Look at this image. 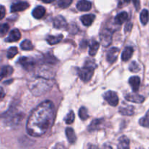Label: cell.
Returning a JSON list of instances; mask_svg holds the SVG:
<instances>
[{"instance_id":"6da1fadb","label":"cell","mask_w":149,"mask_h":149,"mask_svg":"<svg viewBox=\"0 0 149 149\" xmlns=\"http://www.w3.org/2000/svg\"><path fill=\"white\" fill-rule=\"evenodd\" d=\"M55 106L50 100H45L31 112L26 122V130L32 137L45 135L53 124Z\"/></svg>"},{"instance_id":"7a4b0ae2","label":"cell","mask_w":149,"mask_h":149,"mask_svg":"<svg viewBox=\"0 0 149 149\" xmlns=\"http://www.w3.org/2000/svg\"><path fill=\"white\" fill-rule=\"evenodd\" d=\"M52 83L48 79L39 77L29 83V87L32 94L35 96H40L46 93L52 88Z\"/></svg>"},{"instance_id":"3957f363","label":"cell","mask_w":149,"mask_h":149,"mask_svg":"<svg viewBox=\"0 0 149 149\" xmlns=\"http://www.w3.org/2000/svg\"><path fill=\"white\" fill-rule=\"evenodd\" d=\"M96 65L93 61L86 62L84 66L81 68H77V74L81 79V81L84 82H87L90 81L94 74V69L95 68Z\"/></svg>"},{"instance_id":"277c9868","label":"cell","mask_w":149,"mask_h":149,"mask_svg":"<svg viewBox=\"0 0 149 149\" xmlns=\"http://www.w3.org/2000/svg\"><path fill=\"white\" fill-rule=\"evenodd\" d=\"M20 65H22L24 69L27 70V71H31L36 66V61L33 59V58H30V57H26L23 56L20 57L17 61Z\"/></svg>"},{"instance_id":"5b68a950","label":"cell","mask_w":149,"mask_h":149,"mask_svg":"<svg viewBox=\"0 0 149 149\" xmlns=\"http://www.w3.org/2000/svg\"><path fill=\"white\" fill-rule=\"evenodd\" d=\"M112 34H113V32L111 31V30L107 29V28L101 31L100 33V39L103 47H107L111 44Z\"/></svg>"},{"instance_id":"8992f818","label":"cell","mask_w":149,"mask_h":149,"mask_svg":"<svg viewBox=\"0 0 149 149\" xmlns=\"http://www.w3.org/2000/svg\"><path fill=\"white\" fill-rule=\"evenodd\" d=\"M104 99L111 106H116L119 103V97L116 92L109 90L104 94Z\"/></svg>"},{"instance_id":"52a82bcc","label":"cell","mask_w":149,"mask_h":149,"mask_svg":"<svg viewBox=\"0 0 149 149\" xmlns=\"http://www.w3.org/2000/svg\"><path fill=\"white\" fill-rule=\"evenodd\" d=\"M105 119H96L93 120L90 123L88 127L89 132H94V131L99 130L105 126Z\"/></svg>"},{"instance_id":"ba28073f","label":"cell","mask_w":149,"mask_h":149,"mask_svg":"<svg viewBox=\"0 0 149 149\" xmlns=\"http://www.w3.org/2000/svg\"><path fill=\"white\" fill-rule=\"evenodd\" d=\"M29 4L26 1H18L12 4L10 7V11L12 13H17V12L23 11L29 7Z\"/></svg>"},{"instance_id":"9c48e42d","label":"cell","mask_w":149,"mask_h":149,"mask_svg":"<svg viewBox=\"0 0 149 149\" xmlns=\"http://www.w3.org/2000/svg\"><path fill=\"white\" fill-rule=\"evenodd\" d=\"M119 53V49L117 47L111 48L106 55V60L110 63H113L117 59L118 55Z\"/></svg>"},{"instance_id":"30bf717a","label":"cell","mask_w":149,"mask_h":149,"mask_svg":"<svg viewBox=\"0 0 149 149\" xmlns=\"http://www.w3.org/2000/svg\"><path fill=\"white\" fill-rule=\"evenodd\" d=\"M66 20L63 16L58 15L54 18L53 26L57 29H63L67 27Z\"/></svg>"},{"instance_id":"8fae6325","label":"cell","mask_w":149,"mask_h":149,"mask_svg":"<svg viewBox=\"0 0 149 149\" xmlns=\"http://www.w3.org/2000/svg\"><path fill=\"white\" fill-rule=\"evenodd\" d=\"M125 98L130 102L135 103H142L145 100V97L142 95L136 94V93H129L125 95Z\"/></svg>"},{"instance_id":"7c38bea8","label":"cell","mask_w":149,"mask_h":149,"mask_svg":"<svg viewBox=\"0 0 149 149\" xmlns=\"http://www.w3.org/2000/svg\"><path fill=\"white\" fill-rule=\"evenodd\" d=\"M21 37V33L18 29H13L10 31V34L5 39V42H15L18 41Z\"/></svg>"},{"instance_id":"4fadbf2b","label":"cell","mask_w":149,"mask_h":149,"mask_svg":"<svg viewBox=\"0 0 149 149\" xmlns=\"http://www.w3.org/2000/svg\"><path fill=\"white\" fill-rule=\"evenodd\" d=\"M77 8L79 11H89L92 8V4L88 0H79L77 4Z\"/></svg>"},{"instance_id":"5bb4252c","label":"cell","mask_w":149,"mask_h":149,"mask_svg":"<svg viewBox=\"0 0 149 149\" xmlns=\"http://www.w3.org/2000/svg\"><path fill=\"white\" fill-rule=\"evenodd\" d=\"M129 84L130 85L131 88H132V91L136 93L138 91L140 88V84H141V79L139 77L137 76H134L130 78L129 79Z\"/></svg>"},{"instance_id":"9a60e30c","label":"cell","mask_w":149,"mask_h":149,"mask_svg":"<svg viewBox=\"0 0 149 149\" xmlns=\"http://www.w3.org/2000/svg\"><path fill=\"white\" fill-rule=\"evenodd\" d=\"M46 13V10L42 6H37L32 11V15L36 19H41Z\"/></svg>"},{"instance_id":"2e32d148","label":"cell","mask_w":149,"mask_h":149,"mask_svg":"<svg viewBox=\"0 0 149 149\" xmlns=\"http://www.w3.org/2000/svg\"><path fill=\"white\" fill-rule=\"evenodd\" d=\"M95 16L93 14H87V15H84L83 16H81L80 20H81V23L84 26H90L93 24V21L95 20Z\"/></svg>"},{"instance_id":"e0dca14e","label":"cell","mask_w":149,"mask_h":149,"mask_svg":"<svg viewBox=\"0 0 149 149\" xmlns=\"http://www.w3.org/2000/svg\"><path fill=\"white\" fill-rule=\"evenodd\" d=\"M119 113L124 116H132L135 113V108L132 106L128 105L126 106H122L119 108Z\"/></svg>"},{"instance_id":"ac0fdd59","label":"cell","mask_w":149,"mask_h":149,"mask_svg":"<svg viewBox=\"0 0 149 149\" xmlns=\"http://www.w3.org/2000/svg\"><path fill=\"white\" fill-rule=\"evenodd\" d=\"M65 135L68 139V141L71 144H74L77 141V135L74 130L71 127H67L65 129Z\"/></svg>"},{"instance_id":"d6986e66","label":"cell","mask_w":149,"mask_h":149,"mask_svg":"<svg viewBox=\"0 0 149 149\" xmlns=\"http://www.w3.org/2000/svg\"><path fill=\"white\" fill-rule=\"evenodd\" d=\"M134 49L132 47H127L125 49H124L123 52L122 54V60L124 62L129 61L132 56L133 54Z\"/></svg>"},{"instance_id":"ffe728a7","label":"cell","mask_w":149,"mask_h":149,"mask_svg":"<svg viewBox=\"0 0 149 149\" xmlns=\"http://www.w3.org/2000/svg\"><path fill=\"white\" fill-rule=\"evenodd\" d=\"M99 47H100L99 42H97L95 40L92 41L91 43L90 44V46H89V54H90V56H95L97 52Z\"/></svg>"},{"instance_id":"44dd1931","label":"cell","mask_w":149,"mask_h":149,"mask_svg":"<svg viewBox=\"0 0 149 149\" xmlns=\"http://www.w3.org/2000/svg\"><path fill=\"white\" fill-rule=\"evenodd\" d=\"M128 18V14L127 12H122V13H119L115 17L114 21L117 25H122V23H125Z\"/></svg>"},{"instance_id":"7402d4cb","label":"cell","mask_w":149,"mask_h":149,"mask_svg":"<svg viewBox=\"0 0 149 149\" xmlns=\"http://www.w3.org/2000/svg\"><path fill=\"white\" fill-rule=\"evenodd\" d=\"M63 38V34H59L58 36H48L47 37L46 40L49 45H55L61 42Z\"/></svg>"},{"instance_id":"603a6c76","label":"cell","mask_w":149,"mask_h":149,"mask_svg":"<svg viewBox=\"0 0 149 149\" xmlns=\"http://www.w3.org/2000/svg\"><path fill=\"white\" fill-rule=\"evenodd\" d=\"M118 148H130V140L125 135H122L119 139V143H118Z\"/></svg>"},{"instance_id":"cb8c5ba5","label":"cell","mask_w":149,"mask_h":149,"mask_svg":"<svg viewBox=\"0 0 149 149\" xmlns=\"http://www.w3.org/2000/svg\"><path fill=\"white\" fill-rule=\"evenodd\" d=\"M13 67L10 66V65H4L1 68V79H2L4 77H7L8 76L11 75L13 73Z\"/></svg>"},{"instance_id":"d4e9b609","label":"cell","mask_w":149,"mask_h":149,"mask_svg":"<svg viewBox=\"0 0 149 149\" xmlns=\"http://www.w3.org/2000/svg\"><path fill=\"white\" fill-rule=\"evenodd\" d=\"M20 48L23 50H31V49H33V45L30 40L25 39L20 44Z\"/></svg>"},{"instance_id":"484cf974","label":"cell","mask_w":149,"mask_h":149,"mask_svg":"<svg viewBox=\"0 0 149 149\" xmlns=\"http://www.w3.org/2000/svg\"><path fill=\"white\" fill-rule=\"evenodd\" d=\"M140 19L143 25H146L149 20V13L147 10H143L141 13Z\"/></svg>"},{"instance_id":"4316f807","label":"cell","mask_w":149,"mask_h":149,"mask_svg":"<svg viewBox=\"0 0 149 149\" xmlns=\"http://www.w3.org/2000/svg\"><path fill=\"white\" fill-rule=\"evenodd\" d=\"M79 116L83 121H85L88 119V111H87V109L85 107L82 106V107L80 108L79 111Z\"/></svg>"},{"instance_id":"83f0119b","label":"cell","mask_w":149,"mask_h":149,"mask_svg":"<svg viewBox=\"0 0 149 149\" xmlns=\"http://www.w3.org/2000/svg\"><path fill=\"white\" fill-rule=\"evenodd\" d=\"M139 124L143 127L149 128V110L147 111L146 116L140 119Z\"/></svg>"},{"instance_id":"f1b7e54d","label":"cell","mask_w":149,"mask_h":149,"mask_svg":"<svg viewBox=\"0 0 149 149\" xmlns=\"http://www.w3.org/2000/svg\"><path fill=\"white\" fill-rule=\"evenodd\" d=\"M17 53H18V49H17V48L16 47H10L7 52V58L11 59V58H14Z\"/></svg>"},{"instance_id":"f546056e","label":"cell","mask_w":149,"mask_h":149,"mask_svg":"<svg viewBox=\"0 0 149 149\" xmlns=\"http://www.w3.org/2000/svg\"><path fill=\"white\" fill-rule=\"evenodd\" d=\"M74 119H75V114H74V111H71L70 112H68V114L66 115V116L65 117L64 120H65V124L67 125H71L74 122Z\"/></svg>"},{"instance_id":"4dcf8cb0","label":"cell","mask_w":149,"mask_h":149,"mask_svg":"<svg viewBox=\"0 0 149 149\" xmlns=\"http://www.w3.org/2000/svg\"><path fill=\"white\" fill-rule=\"evenodd\" d=\"M73 0H58V5L61 8L65 9L69 7L72 3Z\"/></svg>"},{"instance_id":"1f68e13d","label":"cell","mask_w":149,"mask_h":149,"mask_svg":"<svg viewBox=\"0 0 149 149\" xmlns=\"http://www.w3.org/2000/svg\"><path fill=\"white\" fill-rule=\"evenodd\" d=\"M129 69L130 71H132V72L137 73L141 70V67H140L139 64H138L136 61H132V62L130 64Z\"/></svg>"},{"instance_id":"d6a6232c","label":"cell","mask_w":149,"mask_h":149,"mask_svg":"<svg viewBox=\"0 0 149 149\" xmlns=\"http://www.w3.org/2000/svg\"><path fill=\"white\" fill-rule=\"evenodd\" d=\"M45 62L49 63H57V59L53 55H46L45 56Z\"/></svg>"},{"instance_id":"836d02e7","label":"cell","mask_w":149,"mask_h":149,"mask_svg":"<svg viewBox=\"0 0 149 149\" xmlns=\"http://www.w3.org/2000/svg\"><path fill=\"white\" fill-rule=\"evenodd\" d=\"M9 29H10V26L7 23H4L1 26V36H4V34L7 33Z\"/></svg>"},{"instance_id":"e575fe53","label":"cell","mask_w":149,"mask_h":149,"mask_svg":"<svg viewBox=\"0 0 149 149\" xmlns=\"http://www.w3.org/2000/svg\"><path fill=\"white\" fill-rule=\"evenodd\" d=\"M132 29V23L131 22H128L126 24L125 27V33H127V32H130Z\"/></svg>"},{"instance_id":"d590c367","label":"cell","mask_w":149,"mask_h":149,"mask_svg":"<svg viewBox=\"0 0 149 149\" xmlns=\"http://www.w3.org/2000/svg\"><path fill=\"white\" fill-rule=\"evenodd\" d=\"M5 15V9H4V6H1V20H2Z\"/></svg>"},{"instance_id":"8d00e7d4","label":"cell","mask_w":149,"mask_h":149,"mask_svg":"<svg viewBox=\"0 0 149 149\" xmlns=\"http://www.w3.org/2000/svg\"><path fill=\"white\" fill-rule=\"evenodd\" d=\"M133 3L135 4V7L136 8L137 10H138L140 9V1L139 0H133Z\"/></svg>"},{"instance_id":"74e56055","label":"cell","mask_w":149,"mask_h":149,"mask_svg":"<svg viewBox=\"0 0 149 149\" xmlns=\"http://www.w3.org/2000/svg\"><path fill=\"white\" fill-rule=\"evenodd\" d=\"M42 1H43V2H45V3H47V4H49V3H52V2H53L54 1H55V0H42Z\"/></svg>"},{"instance_id":"f35d334b","label":"cell","mask_w":149,"mask_h":149,"mask_svg":"<svg viewBox=\"0 0 149 149\" xmlns=\"http://www.w3.org/2000/svg\"><path fill=\"white\" fill-rule=\"evenodd\" d=\"M1 99H2L3 97H4V90H3V88H2V87H1Z\"/></svg>"},{"instance_id":"ab89813d","label":"cell","mask_w":149,"mask_h":149,"mask_svg":"<svg viewBox=\"0 0 149 149\" xmlns=\"http://www.w3.org/2000/svg\"><path fill=\"white\" fill-rule=\"evenodd\" d=\"M124 1H125V2H127V3H130L131 1V0H124Z\"/></svg>"}]
</instances>
